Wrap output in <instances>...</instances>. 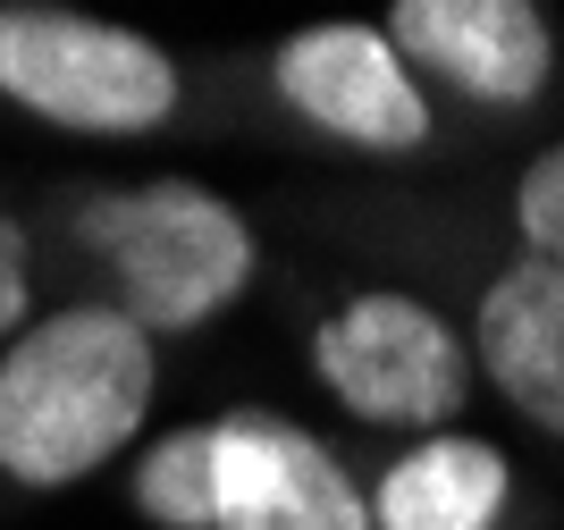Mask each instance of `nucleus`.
<instances>
[{
	"mask_svg": "<svg viewBox=\"0 0 564 530\" xmlns=\"http://www.w3.org/2000/svg\"><path fill=\"white\" fill-rule=\"evenodd\" d=\"M161 388V354L118 303H68L0 346V472L76 488L127 455Z\"/></svg>",
	"mask_w": 564,
	"mask_h": 530,
	"instance_id": "nucleus-1",
	"label": "nucleus"
},
{
	"mask_svg": "<svg viewBox=\"0 0 564 530\" xmlns=\"http://www.w3.org/2000/svg\"><path fill=\"white\" fill-rule=\"evenodd\" d=\"M76 228L110 261L118 312L143 337H186V328L219 321L253 286V228H245V210L194 177H152L135 194H94Z\"/></svg>",
	"mask_w": 564,
	"mask_h": 530,
	"instance_id": "nucleus-2",
	"label": "nucleus"
},
{
	"mask_svg": "<svg viewBox=\"0 0 564 530\" xmlns=\"http://www.w3.org/2000/svg\"><path fill=\"white\" fill-rule=\"evenodd\" d=\"M177 60L152 34L85 9H0V101L68 136H152L177 118Z\"/></svg>",
	"mask_w": 564,
	"mask_h": 530,
	"instance_id": "nucleus-3",
	"label": "nucleus"
},
{
	"mask_svg": "<svg viewBox=\"0 0 564 530\" xmlns=\"http://www.w3.org/2000/svg\"><path fill=\"white\" fill-rule=\"evenodd\" d=\"M312 370L354 421H379V430H447L471 396V346L455 337L447 312H430L404 286L337 303L312 328Z\"/></svg>",
	"mask_w": 564,
	"mask_h": 530,
	"instance_id": "nucleus-4",
	"label": "nucleus"
},
{
	"mask_svg": "<svg viewBox=\"0 0 564 530\" xmlns=\"http://www.w3.org/2000/svg\"><path fill=\"white\" fill-rule=\"evenodd\" d=\"M270 85L304 127L354 143V152H379V161H404L430 143V93L413 85V68L397 60V43L379 25H304L286 34L279 60H270Z\"/></svg>",
	"mask_w": 564,
	"mask_h": 530,
	"instance_id": "nucleus-5",
	"label": "nucleus"
},
{
	"mask_svg": "<svg viewBox=\"0 0 564 530\" xmlns=\"http://www.w3.org/2000/svg\"><path fill=\"white\" fill-rule=\"evenodd\" d=\"M379 34L397 43L404 68H430L464 101L489 110H522L547 93L556 68V25L531 0H397Z\"/></svg>",
	"mask_w": 564,
	"mask_h": 530,
	"instance_id": "nucleus-6",
	"label": "nucleus"
},
{
	"mask_svg": "<svg viewBox=\"0 0 564 530\" xmlns=\"http://www.w3.org/2000/svg\"><path fill=\"white\" fill-rule=\"evenodd\" d=\"M212 530H371L354 472L286 413L219 421V513Z\"/></svg>",
	"mask_w": 564,
	"mask_h": 530,
	"instance_id": "nucleus-7",
	"label": "nucleus"
},
{
	"mask_svg": "<svg viewBox=\"0 0 564 530\" xmlns=\"http://www.w3.org/2000/svg\"><path fill=\"white\" fill-rule=\"evenodd\" d=\"M471 354L531 430L564 439V270L556 261L522 253L514 270L489 278V295L471 312Z\"/></svg>",
	"mask_w": 564,
	"mask_h": 530,
	"instance_id": "nucleus-8",
	"label": "nucleus"
},
{
	"mask_svg": "<svg viewBox=\"0 0 564 530\" xmlns=\"http://www.w3.org/2000/svg\"><path fill=\"white\" fill-rule=\"evenodd\" d=\"M514 497V472L489 439L438 430V439L404 446L371 488V530H497Z\"/></svg>",
	"mask_w": 564,
	"mask_h": 530,
	"instance_id": "nucleus-9",
	"label": "nucleus"
},
{
	"mask_svg": "<svg viewBox=\"0 0 564 530\" xmlns=\"http://www.w3.org/2000/svg\"><path fill=\"white\" fill-rule=\"evenodd\" d=\"M135 513L161 530H212L219 513V421H194V430H169L135 455Z\"/></svg>",
	"mask_w": 564,
	"mask_h": 530,
	"instance_id": "nucleus-10",
	"label": "nucleus"
},
{
	"mask_svg": "<svg viewBox=\"0 0 564 530\" xmlns=\"http://www.w3.org/2000/svg\"><path fill=\"white\" fill-rule=\"evenodd\" d=\"M514 228H522V253H531V261H556V270H564V143H547L540 161L522 169Z\"/></svg>",
	"mask_w": 564,
	"mask_h": 530,
	"instance_id": "nucleus-11",
	"label": "nucleus"
},
{
	"mask_svg": "<svg viewBox=\"0 0 564 530\" xmlns=\"http://www.w3.org/2000/svg\"><path fill=\"white\" fill-rule=\"evenodd\" d=\"M25 295H34V253H25V228L0 210V346L25 328Z\"/></svg>",
	"mask_w": 564,
	"mask_h": 530,
	"instance_id": "nucleus-12",
	"label": "nucleus"
}]
</instances>
